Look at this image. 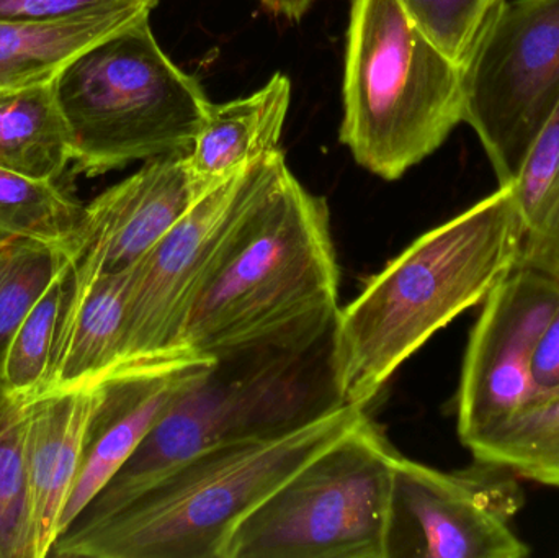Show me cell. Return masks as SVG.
<instances>
[{"instance_id":"obj_10","label":"cell","mask_w":559,"mask_h":558,"mask_svg":"<svg viewBox=\"0 0 559 558\" xmlns=\"http://www.w3.org/2000/svg\"><path fill=\"white\" fill-rule=\"evenodd\" d=\"M518 475L475 461L465 471L427 467L400 455L394 465L384 558H525L512 530L524 507Z\"/></svg>"},{"instance_id":"obj_21","label":"cell","mask_w":559,"mask_h":558,"mask_svg":"<svg viewBox=\"0 0 559 558\" xmlns=\"http://www.w3.org/2000/svg\"><path fill=\"white\" fill-rule=\"evenodd\" d=\"M71 274L72 264L56 274L26 311L0 356V379L7 392L15 399L29 402L45 389Z\"/></svg>"},{"instance_id":"obj_22","label":"cell","mask_w":559,"mask_h":558,"mask_svg":"<svg viewBox=\"0 0 559 558\" xmlns=\"http://www.w3.org/2000/svg\"><path fill=\"white\" fill-rule=\"evenodd\" d=\"M84 205L58 182L0 167V239H33L69 248Z\"/></svg>"},{"instance_id":"obj_12","label":"cell","mask_w":559,"mask_h":558,"mask_svg":"<svg viewBox=\"0 0 559 558\" xmlns=\"http://www.w3.org/2000/svg\"><path fill=\"white\" fill-rule=\"evenodd\" d=\"M216 187L193 176L187 154L146 161L84 205L68 248L72 277L134 268Z\"/></svg>"},{"instance_id":"obj_7","label":"cell","mask_w":559,"mask_h":558,"mask_svg":"<svg viewBox=\"0 0 559 558\" xmlns=\"http://www.w3.org/2000/svg\"><path fill=\"white\" fill-rule=\"evenodd\" d=\"M400 455L365 415L238 524L223 558H384Z\"/></svg>"},{"instance_id":"obj_16","label":"cell","mask_w":559,"mask_h":558,"mask_svg":"<svg viewBox=\"0 0 559 558\" xmlns=\"http://www.w3.org/2000/svg\"><path fill=\"white\" fill-rule=\"evenodd\" d=\"M292 104V82L275 72L248 97L212 104L202 130L187 153L193 176L216 187L259 161L282 151V134Z\"/></svg>"},{"instance_id":"obj_25","label":"cell","mask_w":559,"mask_h":558,"mask_svg":"<svg viewBox=\"0 0 559 558\" xmlns=\"http://www.w3.org/2000/svg\"><path fill=\"white\" fill-rule=\"evenodd\" d=\"M420 32L463 68L506 0H400Z\"/></svg>"},{"instance_id":"obj_1","label":"cell","mask_w":559,"mask_h":558,"mask_svg":"<svg viewBox=\"0 0 559 558\" xmlns=\"http://www.w3.org/2000/svg\"><path fill=\"white\" fill-rule=\"evenodd\" d=\"M337 323L338 305L321 308L212 354V363L66 531L100 523L193 455L282 438L347 406Z\"/></svg>"},{"instance_id":"obj_14","label":"cell","mask_w":559,"mask_h":558,"mask_svg":"<svg viewBox=\"0 0 559 558\" xmlns=\"http://www.w3.org/2000/svg\"><path fill=\"white\" fill-rule=\"evenodd\" d=\"M98 383L26 403L25 467L35 558L49 556L71 497Z\"/></svg>"},{"instance_id":"obj_28","label":"cell","mask_w":559,"mask_h":558,"mask_svg":"<svg viewBox=\"0 0 559 558\" xmlns=\"http://www.w3.org/2000/svg\"><path fill=\"white\" fill-rule=\"evenodd\" d=\"M262 9L274 16L299 22L311 10L314 0H259Z\"/></svg>"},{"instance_id":"obj_26","label":"cell","mask_w":559,"mask_h":558,"mask_svg":"<svg viewBox=\"0 0 559 558\" xmlns=\"http://www.w3.org/2000/svg\"><path fill=\"white\" fill-rule=\"evenodd\" d=\"M157 3L159 0H0V20L45 22L124 10L151 13Z\"/></svg>"},{"instance_id":"obj_29","label":"cell","mask_w":559,"mask_h":558,"mask_svg":"<svg viewBox=\"0 0 559 558\" xmlns=\"http://www.w3.org/2000/svg\"><path fill=\"white\" fill-rule=\"evenodd\" d=\"M12 241V239H0V264H2L3 254H5L7 245Z\"/></svg>"},{"instance_id":"obj_17","label":"cell","mask_w":559,"mask_h":558,"mask_svg":"<svg viewBox=\"0 0 559 558\" xmlns=\"http://www.w3.org/2000/svg\"><path fill=\"white\" fill-rule=\"evenodd\" d=\"M150 16L124 10L45 22L0 20V95L51 81L88 46Z\"/></svg>"},{"instance_id":"obj_15","label":"cell","mask_w":559,"mask_h":558,"mask_svg":"<svg viewBox=\"0 0 559 558\" xmlns=\"http://www.w3.org/2000/svg\"><path fill=\"white\" fill-rule=\"evenodd\" d=\"M131 272L133 268L88 278L71 274L41 395L91 385L118 366Z\"/></svg>"},{"instance_id":"obj_13","label":"cell","mask_w":559,"mask_h":558,"mask_svg":"<svg viewBox=\"0 0 559 558\" xmlns=\"http://www.w3.org/2000/svg\"><path fill=\"white\" fill-rule=\"evenodd\" d=\"M212 363V356L176 351L123 364L105 373L88 419L84 451L59 536L127 464L183 389Z\"/></svg>"},{"instance_id":"obj_11","label":"cell","mask_w":559,"mask_h":558,"mask_svg":"<svg viewBox=\"0 0 559 558\" xmlns=\"http://www.w3.org/2000/svg\"><path fill=\"white\" fill-rule=\"evenodd\" d=\"M558 307L559 284L527 268L514 269L485 298L466 344L456 393L463 444L534 400L532 360Z\"/></svg>"},{"instance_id":"obj_23","label":"cell","mask_w":559,"mask_h":558,"mask_svg":"<svg viewBox=\"0 0 559 558\" xmlns=\"http://www.w3.org/2000/svg\"><path fill=\"white\" fill-rule=\"evenodd\" d=\"M26 403L0 379V558H35L26 490Z\"/></svg>"},{"instance_id":"obj_24","label":"cell","mask_w":559,"mask_h":558,"mask_svg":"<svg viewBox=\"0 0 559 558\" xmlns=\"http://www.w3.org/2000/svg\"><path fill=\"white\" fill-rule=\"evenodd\" d=\"M72 264L68 248L33 239H12L0 264V356L26 311L49 282Z\"/></svg>"},{"instance_id":"obj_20","label":"cell","mask_w":559,"mask_h":558,"mask_svg":"<svg viewBox=\"0 0 559 558\" xmlns=\"http://www.w3.org/2000/svg\"><path fill=\"white\" fill-rule=\"evenodd\" d=\"M473 459L519 478L559 488V393L535 400L466 444Z\"/></svg>"},{"instance_id":"obj_2","label":"cell","mask_w":559,"mask_h":558,"mask_svg":"<svg viewBox=\"0 0 559 558\" xmlns=\"http://www.w3.org/2000/svg\"><path fill=\"white\" fill-rule=\"evenodd\" d=\"M514 183L498 187L407 246L345 308L337 363L347 405L365 409L430 337L483 304L521 261Z\"/></svg>"},{"instance_id":"obj_5","label":"cell","mask_w":559,"mask_h":558,"mask_svg":"<svg viewBox=\"0 0 559 558\" xmlns=\"http://www.w3.org/2000/svg\"><path fill=\"white\" fill-rule=\"evenodd\" d=\"M338 140L358 166L397 180L463 121L462 68L400 0H352Z\"/></svg>"},{"instance_id":"obj_19","label":"cell","mask_w":559,"mask_h":558,"mask_svg":"<svg viewBox=\"0 0 559 558\" xmlns=\"http://www.w3.org/2000/svg\"><path fill=\"white\" fill-rule=\"evenodd\" d=\"M514 190L524 226L519 268L559 284V105L532 146Z\"/></svg>"},{"instance_id":"obj_27","label":"cell","mask_w":559,"mask_h":558,"mask_svg":"<svg viewBox=\"0 0 559 558\" xmlns=\"http://www.w3.org/2000/svg\"><path fill=\"white\" fill-rule=\"evenodd\" d=\"M532 380H534L535 400L550 399L559 393V307L557 313L545 328L534 360H532ZM531 402V403H532ZM528 403V405H531Z\"/></svg>"},{"instance_id":"obj_18","label":"cell","mask_w":559,"mask_h":558,"mask_svg":"<svg viewBox=\"0 0 559 558\" xmlns=\"http://www.w3.org/2000/svg\"><path fill=\"white\" fill-rule=\"evenodd\" d=\"M0 167L43 182H58L71 167L52 79L0 95Z\"/></svg>"},{"instance_id":"obj_4","label":"cell","mask_w":559,"mask_h":558,"mask_svg":"<svg viewBox=\"0 0 559 558\" xmlns=\"http://www.w3.org/2000/svg\"><path fill=\"white\" fill-rule=\"evenodd\" d=\"M338 265L324 197L283 166L246 213L218 268L197 295L180 347H223L335 307Z\"/></svg>"},{"instance_id":"obj_3","label":"cell","mask_w":559,"mask_h":558,"mask_svg":"<svg viewBox=\"0 0 559 558\" xmlns=\"http://www.w3.org/2000/svg\"><path fill=\"white\" fill-rule=\"evenodd\" d=\"M365 415L347 405L282 438L193 455L100 523L66 531L48 557L223 558L238 524Z\"/></svg>"},{"instance_id":"obj_9","label":"cell","mask_w":559,"mask_h":558,"mask_svg":"<svg viewBox=\"0 0 559 558\" xmlns=\"http://www.w3.org/2000/svg\"><path fill=\"white\" fill-rule=\"evenodd\" d=\"M285 164L282 150L219 183L134 265L118 366L186 351L180 336L197 295Z\"/></svg>"},{"instance_id":"obj_8","label":"cell","mask_w":559,"mask_h":558,"mask_svg":"<svg viewBox=\"0 0 559 558\" xmlns=\"http://www.w3.org/2000/svg\"><path fill=\"white\" fill-rule=\"evenodd\" d=\"M463 121L512 186L559 105V0H506L462 68Z\"/></svg>"},{"instance_id":"obj_6","label":"cell","mask_w":559,"mask_h":558,"mask_svg":"<svg viewBox=\"0 0 559 558\" xmlns=\"http://www.w3.org/2000/svg\"><path fill=\"white\" fill-rule=\"evenodd\" d=\"M52 87L72 173L85 177L189 153L212 108L202 84L160 48L150 19L79 52Z\"/></svg>"}]
</instances>
